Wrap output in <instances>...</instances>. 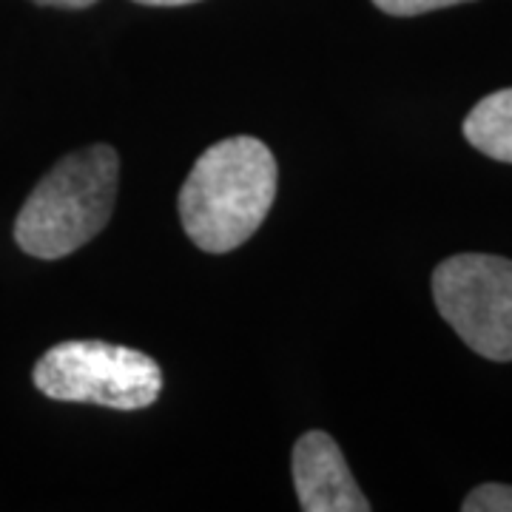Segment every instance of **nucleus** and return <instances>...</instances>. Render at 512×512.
Returning <instances> with one entry per match:
<instances>
[{
	"mask_svg": "<svg viewBox=\"0 0 512 512\" xmlns=\"http://www.w3.org/2000/svg\"><path fill=\"white\" fill-rule=\"evenodd\" d=\"M464 512H512L510 484H481L461 504Z\"/></svg>",
	"mask_w": 512,
	"mask_h": 512,
	"instance_id": "0eeeda50",
	"label": "nucleus"
},
{
	"mask_svg": "<svg viewBox=\"0 0 512 512\" xmlns=\"http://www.w3.org/2000/svg\"><path fill=\"white\" fill-rule=\"evenodd\" d=\"M464 137L490 160L512 163V89L478 100L464 120Z\"/></svg>",
	"mask_w": 512,
	"mask_h": 512,
	"instance_id": "423d86ee",
	"label": "nucleus"
},
{
	"mask_svg": "<svg viewBox=\"0 0 512 512\" xmlns=\"http://www.w3.org/2000/svg\"><path fill=\"white\" fill-rule=\"evenodd\" d=\"M35 6H49V9H89L97 0H32Z\"/></svg>",
	"mask_w": 512,
	"mask_h": 512,
	"instance_id": "1a4fd4ad",
	"label": "nucleus"
},
{
	"mask_svg": "<svg viewBox=\"0 0 512 512\" xmlns=\"http://www.w3.org/2000/svg\"><path fill=\"white\" fill-rule=\"evenodd\" d=\"M433 299L458 339L490 362H512V259L456 254L433 271Z\"/></svg>",
	"mask_w": 512,
	"mask_h": 512,
	"instance_id": "20e7f679",
	"label": "nucleus"
},
{
	"mask_svg": "<svg viewBox=\"0 0 512 512\" xmlns=\"http://www.w3.org/2000/svg\"><path fill=\"white\" fill-rule=\"evenodd\" d=\"M293 487L305 512H367L339 444L325 430H311L293 444Z\"/></svg>",
	"mask_w": 512,
	"mask_h": 512,
	"instance_id": "39448f33",
	"label": "nucleus"
},
{
	"mask_svg": "<svg viewBox=\"0 0 512 512\" xmlns=\"http://www.w3.org/2000/svg\"><path fill=\"white\" fill-rule=\"evenodd\" d=\"M140 6H191V3H200V0H134Z\"/></svg>",
	"mask_w": 512,
	"mask_h": 512,
	"instance_id": "9d476101",
	"label": "nucleus"
},
{
	"mask_svg": "<svg viewBox=\"0 0 512 512\" xmlns=\"http://www.w3.org/2000/svg\"><path fill=\"white\" fill-rule=\"evenodd\" d=\"M32 382L52 402L131 413L160 399L163 370L143 350L100 339H69L37 359Z\"/></svg>",
	"mask_w": 512,
	"mask_h": 512,
	"instance_id": "7ed1b4c3",
	"label": "nucleus"
},
{
	"mask_svg": "<svg viewBox=\"0 0 512 512\" xmlns=\"http://www.w3.org/2000/svg\"><path fill=\"white\" fill-rule=\"evenodd\" d=\"M120 188V154L106 143L66 154L32 188L15 217V242L35 259H63L109 225Z\"/></svg>",
	"mask_w": 512,
	"mask_h": 512,
	"instance_id": "f03ea898",
	"label": "nucleus"
},
{
	"mask_svg": "<svg viewBox=\"0 0 512 512\" xmlns=\"http://www.w3.org/2000/svg\"><path fill=\"white\" fill-rule=\"evenodd\" d=\"M279 168L262 140L237 134L202 151L180 188V222L205 254H228L259 231L271 214Z\"/></svg>",
	"mask_w": 512,
	"mask_h": 512,
	"instance_id": "f257e3e1",
	"label": "nucleus"
},
{
	"mask_svg": "<svg viewBox=\"0 0 512 512\" xmlns=\"http://www.w3.org/2000/svg\"><path fill=\"white\" fill-rule=\"evenodd\" d=\"M373 3H376V9H382L384 15L413 18V15H427V12L458 6V3H470V0H373Z\"/></svg>",
	"mask_w": 512,
	"mask_h": 512,
	"instance_id": "6e6552de",
	"label": "nucleus"
}]
</instances>
